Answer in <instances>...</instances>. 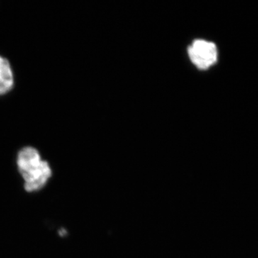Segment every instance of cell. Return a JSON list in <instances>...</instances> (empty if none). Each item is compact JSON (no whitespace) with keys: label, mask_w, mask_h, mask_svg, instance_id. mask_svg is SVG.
Here are the masks:
<instances>
[{"label":"cell","mask_w":258,"mask_h":258,"mask_svg":"<svg viewBox=\"0 0 258 258\" xmlns=\"http://www.w3.org/2000/svg\"><path fill=\"white\" fill-rule=\"evenodd\" d=\"M13 86V75L9 62L0 57V95L9 92Z\"/></svg>","instance_id":"3957f363"},{"label":"cell","mask_w":258,"mask_h":258,"mask_svg":"<svg viewBox=\"0 0 258 258\" xmlns=\"http://www.w3.org/2000/svg\"><path fill=\"white\" fill-rule=\"evenodd\" d=\"M190 60L199 69L207 70L216 63L218 50L214 42L196 40L188 49Z\"/></svg>","instance_id":"7a4b0ae2"},{"label":"cell","mask_w":258,"mask_h":258,"mask_svg":"<svg viewBox=\"0 0 258 258\" xmlns=\"http://www.w3.org/2000/svg\"><path fill=\"white\" fill-rule=\"evenodd\" d=\"M18 166L28 192L41 189L52 176L48 163L42 160L37 149L32 147L24 148L19 152Z\"/></svg>","instance_id":"6da1fadb"}]
</instances>
